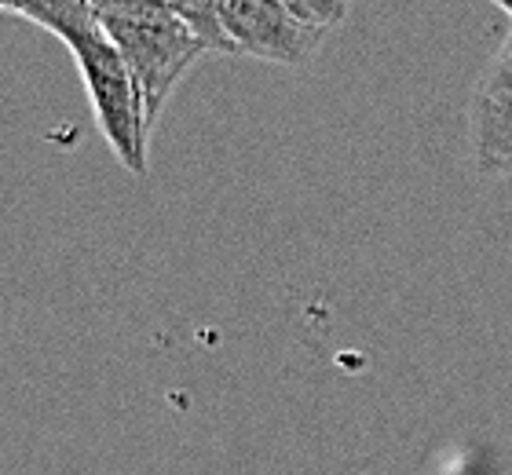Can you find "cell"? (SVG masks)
Wrapping results in <instances>:
<instances>
[{
  "instance_id": "3",
  "label": "cell",
  "mask_w": 512,
  "mask_h": 475,
  "mask_svg": "<svg viewBox=\"0 0 512 475\" xmlns=\"http://www.w3.org/2000/svg\"><path fill=\"white\" fill-rule=\"evenodd\" d=\"M231 55H249L278 66H304L330 37V26L300 19L286 0H216Z\"/></svg>"
},
{
  "instance_id": "7",
  "label": "cell",
  "mask_w": 512,
  "mask_h": 475,
  "mask_svg": "<svg viewBox=\"0 0 512 475\" xmlns=\"http://www.w3.org/2000/svg\"><path fill=\"white\" fill-rule=\"evenodd\" d=\"M110 4H118V0H92V8H96V15H99L103 8H110Z\"/></svg>"
},
{
  "instance_id": "4",
  "label": "cell",
  "mask_w": 512,
  "mask_h": 475,
  "mask_svg": "<svg viewBox=\"0 0 512 475\" xmlns=\"http://www.w3.org/2000/svg\"><path fill=\"white\" fill-rule=\"evenodd\" d=\"M469 150L480 180L512 176V30L472 85Z\"/></svg>"
},
{
  "instance_id": "5",
  "label": "cell",
  "mask_w": 512,
  "mask_h": 475,
  "mask_svg": "<svg viewBox=\"0 0 512 475\" xmlns=\"http://www.w3.org/2000/svg\"><path fill=\"white\" fill-rule=\"evenodd\" d=\"M286 4L300 19L315 22V26H330V30L348 19V11H352V0H286Z\"/></svg>"
},
{
  "instance_id": "6",
  "label": "cell",
  "mask_w": 512,
  "mask_h": 475,
  "mask_svg": "<svg viewBox=\"0 0 512 475\" xmlns=\"http://www.w3.org/2000/svg\"><path fill=\"white\" fill-rule=\"evenodd\" d=\"M19 4H22V0H0V11H11V15H19Z\"/></svg>"
},
{
  "instance_id": "1",
  "label": "cell",
  "mask_w": 512,
  "mask_h": 475,
  "mask_svg": "<svg viewBox=\"0 0 512 475\" xmlns=\"http://www.w3.org/2000/svg\"><path fill=\"white\" fill-rule=\"evenodd\" d=\"M99 22L125 59L139 95L143 125L147 132H154L172 92L213 48L194 33L191 22L169 0H118L99 11Z\"/></svg>"
},
{
  "instance_id": "2",
  "label": "cell",
  "mask_w": 512,
  "mask_h": 475,
  "mask_svg": "<svg viewBox=\"0 0 512 475\" xmlns=\"http://www.w3.org/2000/svg\"><path fill=\"white\" fill-rule=\"evenodd\" d=\"M66 48L77 59L96 125L107 139V147L114 150L118 165L132 176H147L150 132L143 125V110H139V95L128 77V66L103 30V22L74 33Z\"/></svg>"
}]
</instances>
